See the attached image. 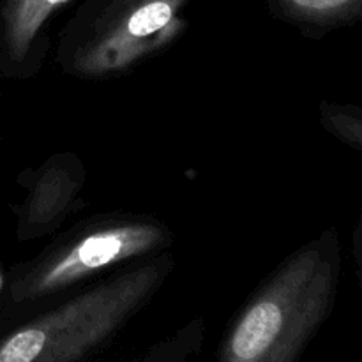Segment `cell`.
Wrapping results in <instances>:
<instances>
[{"mask_svg":"<svg viewBox=\"0 0 362 362\" xmlns=\"http://www.w3.org/2000/svg\"><path fill=\"white\" fill-rule=\"evenodd\" d=\"M320 124L332 138L354 151H362V110L354 105L320 103Z\"/></svg>","mask_w":362,"mask_h":362,"instance_id":"ba28073f","label":"cell"},{"mask_svg":"<svg viewBox=\"0 0 362 362\" xmlns=\"http://www.w3.org/2000/svg\"><path fill=\"white\" fill-rule=\"evenodd\" d=\"M172 246V230L158 218L122 212L94 216L14 269L9 279L11 308L34 313Z\"/></svg>","mask_w":362,"mask_h":362,"instance_id":"3957f363","label":"cell"},{"mask_svg":"<svg viewBox=\"0 0 362 362\" xmlns=\"http://www.w3.org/2000/svg\"><path fill=\"white\" fill-rule=\"evenodd\" d=\"M73 0H4L0 7V73L32 80L48 57L49 25Z\"/></svg>","mask_w":362,"mask_h":362,"instance_id":"8992f818","label":"cell"},{"mask_svg":"<svg viewBox=\"0 0 362 362\" xmlns=\"http://www.w3.org/2000/svg\"><path fill=\"white\" fill-rule=\"evenodd\" d=\"M191 0H88L60 30L55 62L78 80H110L161 55L186 32Z\"/></svg>","mask_w":362,"mask_h":362,"instance_id":"277c9868","label":"cell"},{"mask_svg":"<svg viewBox=\"0 0 362 362\" xmlns=\"http://www.w3.org/2000/svg\"><path fill=\"white\" fill-rule=\"evenodd\" d=\"M173 269L166 251L35 311L0 339V362H94L154 300Z\"/></svg>","mask_w":362,"mask_h":362,"instance_id":"7a4b0ae2","label":"cell"},{"mask_svg":"<svg viewBox=\"0 0 362 362\" xmlns=\"http://www.w3.org/2000/svg\"><path fill=\"white\" fill-rule=\"evenodd\" d=\"M25 194L16 212V237L21 243L53 235L64 223L87 207V168L78 154L55 152L21 173Z\"/></svg>","mask_w":362,"mask_h":362,"instance_id":"5b68a950","label":"cell"},{"mask_svg":"<svg viewBox=\"0 0 362 362\" xmlns=\"http://www.w3.org/2000/svg\"><path fill=\"white\" fill-rule=\"evenodd\" d=\"M6 299L11 304V293H9V279L4 274L2 267H0V303Z\"/></svg>","mask_w":362,"mask_h":362,"instance_id":"9c48e42d","label":"cell"},{"mask_svg":"<svg viewBox=\"0 0 362 362\" xmlns=\"http://www.w3.org/2000/svg\"><path fill=\"white\" fill-rule=\"evenodd\" d=\"M269 7L279 20L311 37L356 23L362 14V0H269Z\"/></svg>","mask_w":362,"mask_h":362,"instance_id":"52a82bcc","label":"cell"},{"mask_svg":"<svg viewBox=\"0 0 362 362\" xmlns=\"http://www.w3.org/2000/svg\"><path fill=\"white\" fill-rule=\"evenodd\" d=\"M341 244L327 228L293 251L235 315L216 362H300L332 315Z\"/></svg>","mask_w":362,"mask_h":362,"instance_id":"6da1fadb","label":"cell"}]
</instances>
